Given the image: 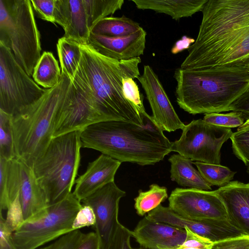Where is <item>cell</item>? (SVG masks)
<instances>
[{"label":"cell","instance_id":"27","mask_svg":"<svg viewBox=\"0 0 249 249\" xmlns=\"http://www.w3.org/2000/svg\"><path fill=\"white\" fill-rule=\"evenodd\" d=\"M167 188L152 184L146 191H140L134 198V207L137 213L143 216L157 208L168 198Z\"/></svg>","mask_w":249,"mask_h":249},{"label":"cell","instance_id":"20","mask_svg":"<svg viewBox=\"0 0 249 249\" xmlns=\"http://www.w3.org/2000/svg\"><path fill=\"white\" fill-rule=\"evenodd\" d=\"M20 161L19 195L25 220L46 208L49 204L47 195L37 182L33 168Z\"/></svg>","mask_w":249,"mask_h":249},{"label":"cell","instance_id":"43","mask_svg":"<svg viewBox=\"0 0 249 249\" xmlns=\"http://www.w3.org/2000/svg\"><path fill=\"white\" fill-rule=\"evenodd\" d=\"M76 249H100V242L95 232L84 233Z\"/></svg>","mask_w":249,"mask_h":249},{"label":"cell","instance_id":"11","mask_svg":"<svg viewBox=\"0 0 249 249\" xmlns=\"http://www.w3.org/2000/svg\"><path fill=\"white\" fill-rule=\"evenodd\" d=\"M126 195L114 181L100 188L81 201L93 210L95 216L93 226L100 242V249H111L120 222L119 204Z\"/></svg>","mask_w":249,"mask_h":249},{"label":"cell","instance_id":"46","mask_svg":"<svg viewBox=\"0 0 249 249\" xmlns=\"http://www.w3.org/2000/svg\"><path fill=\"white\" fill-rule=\"evenodd\" d=\"M149 249L146 248H144V247H142V246H140L139 248H136V249Z\"/></svg>","mask_w":249,"mask_h":249},{"label":"cell","instance_id":"47","mask_svg":"<svg viewBox=\"0 0 249 249\" xmlns=\"http://www.w3.org/2000/svg\"><path fill=\"white\" fill-rule=\"evenodd\" d=\"M247 171V173H248V174L249 175V166L248 167Z\"/></svg>","mask_w":249,"mask_h":249},{"label":"cell","instance_id":"35","mask_svg":"<svg viewBox=\"0 0 249 249\" xmlns=\"http://www.w3.org/2000/svg\"><path fill=\"white\" fill-rule=\"evenodd\" d=\"M83 233L79 230L73 231L58 238L51 244L40 249H76Z\"/></svg>","mask_w":249,"mask_h":249},{"label":"cell","instance_id":"3","mask_svg":"<svg viewBox=\"0 0 249 249\" xmlns=\"http://www.w3.org/2000/svg\"><path fill=\"white\" fill-rule=\"evenodd\" d=\"M82 148L122 162L154 165L170 153L172 142L149 115L144 125L118 121L99 122L80 131Z\"/></svg>","mask_w":249,"mask_h":249},{"label":"cell","instance_id":"37","mask_svg":"<svg viewBox=\"0 0 249 249\" xmlns=\"http://www.w3.org/2000/svg\"><path fill=\"white\" fill-rule=\"evenodd\" d=\"M186 238L180 246L176 249H212L213 243L191 231L185 227Z\"/></svg>","mask_w":249,"mask_h":249},{"label":"cell","instance_id":"29","mask_svg":"<svg viewBox=\"0 0 249 249\" xmlns=\"http://www.w3.org/2000/svg\"><path fill=\"white\" fill-rule=\"evenodd\" d=\"M204 180L211 186H224L232 180L236 173L228 167L220 164L199 161L193 162Z\"/></svg>","mask_w":249,"mask_h":249},{"label":"cell","instance_id":"26","mask_svg":"<svg viewBox=\"0 0 249 249\" xmlns=\"http://www.w3.org/2000/svg\"><path fill=\"white\" fill-rule=\"evenodd\" d=\"M56 49L61 73L72 81L81 60L80 44L63 36L58 39Z\"/></svg>","mask_w":249,"mask_h":249},{"label":"cell","instance_id":"38","mask_svg":"<svg viewBox=\"0 0 249 249\" xmlns=\"http://www.w3.org/2000/svg\"><path fill=\"white\" fill-rule=\"evenodd\" d=\"M95 223V216L92 209L82 204L74 219L72 228L75 231L85 227L93 226Z\"/></svg>","mask_w":249,"mask_h":249},{"label":"cell","instance_id":"16","mask_svg":"<svg viewBox=\"0 0 249 249\" xmlns=\"http://www.w3.org/2000/svg\"><path fill=\"white\" fill-rule=\"evenodd\" d=\"M54 19L63 28L64 37L80 45L89 44L91 31L83 0H56Z\"/></svg>","mask_w":249,"mask_h":249},{"label":"cell","instance_id":"30","mask_svg":"<svg viewBox=\"0 0 249 249\" xmlns=\"http://www.w3.org/2000/svg\"><path fill=\"white\" fill-rule=\"evenodd\" d=\"M11 115L0 109V157L16 159L11 124Z\"/></svg>","mask_w":249,"mask_h":249},{"label":"cell","instance_id":"19","mask_svg":"<svg viewBox=\"0 0 249 249\" xmlns=\"http://www.w3.org/2000/svg\"><path fill=\"white\" fill-rule=\"evenodd\" d=\"M99 122L101 120L98 116L76 89L61 115L53 138L75 131H81L86 126Z\"/></svg>","mask_w":249,"mask_h":249},{"label":"cell","instance_id":"42","mask_svg":"<svg viewBox=\"0 0 249 249\" xmlns=\"http://www.w3.org/2000/svg\"><path fill=\"white\" fill-rule=\"evenodd\" d=\"M229 111L239 112L244 120L249 119V87L230 105Z\"/></svg>","mask_w":249,"mask_h":249},{"label":"cell","instance_id":"39","mask_svg":"<svg viewBox=\"0 0 249 249\" xmlns=\"http://www.w3.org/2000/svg\"><path fill=\"white\" fill-rule=\"evenodd\" d=\"M131 231L120 223L117 228L111 249H135L130 244Z\"/></svg>","mask_w":249,"mask_h":249},{"label":"cell","instance_id":"32","mask_svg":"<svg viewBox=\"0 0 249 249\" xmlns=\"http://www.w3.org/2000/svg\"><path fill=\"white\" fill-rule=\"evenodd\" d=\"M203 120L211 125L231 128L241 126L245 120L240 112L231 111L227 113L205 114Z\"/></svg>","mask_w":249,"mask_h":249},{"label":"cell","instance_id":"40","mask_svg":"<svg viewBox=\"0 0 249 249\" xmlns=\"http://www.w3.org/2000/svg\"><path fill=\"white\" fill-rule=\"evenodd\" d=\"M212 249H249V236L214 243Z\"/></svg>","mask_w":249,"mask_h":249},{"label":"cell","instance_id":"22","mask_svg":"<svg viewBox=\"0 0 249 249\" xmlns=\"http://www.w3.org/2000/svg\"><path fill=\"white\" fill-rule=\"evenodd\" d=\"M171 163V179L179 185L209 191L212 187L193 166L191 160L180 154H173L168 159Z\"/></svg>","mask_w":249,"mask_h":249},{"label":"cell","instance_id":"24","mask_svg":"<svg viewBox=\"0 0 249 249\" xmlns=\"http://www.w3.org/2000/svg\"><path fill=\"white\" fill-rule=\"evenodd\" d=\"M61 70L57 60L50 52H44L34 68L32 77L45 89L54 87L61 78Z\"/></svg>","mask_w":249,"mask_h":249},{"label":"cell","instance_id":"18","mask_svg":"<svg viewBox=\"0 0 249 249\" xmlns=\"http://www.w3.org/2000/svg\"><path fill=\"white\" fill-rule=\"evenodd\" d=\"M215 192L226 207L228 219L249 236V182L232 181Z\"/></svg>","mask_w":249,"mask_h":249},{"label":"cell","instance_id":"12","mask_svg":"<svg viewBox=\"0 0 249 249\" xmlns=\"http://www.w3.org/2000/svg\"><path fill=\"white\" fill-rule=\"evenodd\" d=\"M169 207L177 214L195 219H228L226 207L215 191L177 188L169 198Z\"/></svg>","mask_w":249,"mask_h":249},{"label":"cell","instance_id":"5","mask_svg":"<svg viewBox=\"0 0 249 249\" xmlns=\"http://www.w3.org/2000/svg\"><path fill=\"white\" fill-rule=\"evenodd\" d=\"M174 77L177 102L193 115L229 111L230 105L249 87L245 66L201 70L179 68Z\"/></svg>","mask_w":249,"mask_h":249},{"label":"cell","instance_id":"17","mask_svg":"<svg viewBox=\"0 0 249 249\" xmlns=\"http://www.w3.org/2000/svg\"><path fill=\"white\" fill-rule=\"evenodd\" d=\"M121 162L102 154L89 162L86 171L76 179L73 194L81 202L105 185L114 181Z\"/></svg>","mask_w":249,"mask_h":249},{"label":"cell","instance_id":"2","mask_svg":"<svg viewBox=\"0 0 249 249\" xmlns=\"http://www.w3.org/2000/svg\"><path fill=\"white\" fill-rule=\"evenodd\" d=\"M81 60L73 80L78 92L87 101L101 122L118 121L144 125L142 117L124 95L123 79L141 75L140 57L117 60L105 56L89 44L80 45Z\"/></svg>","mask_w":249,"mask_h":249},{"label":"cell","instance_id":"25","mask_svg":"<svg viewBox=\"0 0 249 249\" xmlns=\"http://www.w3.org/2000/svg\"><path fill=\"white\" fill-rule=\"evenodd\" d=\"M141 27L138 23L124 16L107 17L97 22L91 33L109 37H121L130 35Z\"/></svg>","mask_w":249,"mask_h":249},{"label":"cell","instance_id":"6","mask_svg":"<svg viewBox=\"0 0 249 249\" xmlns=\"http://www.w3.org/2000/svg\"><path fill=\"white\" fill-rule=\"evenodd\" d=\"M80 131L53 138L33 169L44 190L49 205L66 198L71 193L80 165Z\"/></svg>","mask_w":249,"mask_h":249},{"label":"cell","instance_id":"28","mask_svg":"<svg viewBox=\"0 0 249 249\" xmlns=\"http://www.w3.org/2000/svg\"><path fill=\"white\" fill-rule=\"evenodd\" d=\"M89 28L92 27L101 19L120 10L124 0H83Z\"/></svg>","mask_w":249,"mask_h":249},{"label":"cell","instance_id":"10","mask_svg":"<svg viewBox=\"0 0 249 249\" xmlns=\"http://www.w3.org/2000/svg\"><path fill=\"white\" fill-rule=\"evenodd\" d=\"M231 128L211 125L203 119L185 125L180 138L172 142L171 151L191 160L220 164L221 149L230 139Z\"/></svg>","mask_w":249,"mask_h":249},{"label":"cell","instance_id":"31","mask_svg":"<svg viewBox=\"0 0 249 249\" xmlns=\"http://www.w3.org/2000/svg\"><path fill=\"white\" fill-rule=\"evenodd\" d=\"M234 155L249 166V126H241L230 138Z\"/></svg>","mask_w":249,"mask_h":249},{"label":"cell","instance_id":"13","mask_svg":"<svg viewBox=\"0 0 249 249\" xmlns=\"http://www.w3.org/2000/svg\"><path fill=\"white\" fill-rule=\"evenodd\" d=\"M137 79L142 85L150 104L152 118L163 130L169 132L183 129L180 120L163 86L152 67L144 65L142 75Z\"/></svg>","mask_w":249,"mask_h":249},{"label":"cell","instance_id":"36","mask_svg":"<svg viewBox=\"0 0 249 249\" xmlns=\"http://www.w3.org/2000/svg\"><path fill=\"white\" fill-rule=\"evenodd\" d=\"M33 8L41 19L55 24L54 15L56 0H31Z\"/></svg>","mask_w":249,"mask_h":249},{"label":"cell","instance_id":"23","mask_svg":"<svg viewBox=\"0 0 249 249\" xmlns=\"http://www.w3.org/2000/svg\"><path fill=\"white\" fill-rule=\"evenodd\" d=\"M20 161L0 157V207L6 210L19 193Z\"/></svg>","mask_w":249,"mask_h":249},{"label":"cell","instance_id":"41","mask_svg":"<svg viewBox=\"0 0 249 249\" xmlns=\"http://www.w3.org/2000/svg\"><path fill=\"white\" fill-rule=\"evenodd\" d=\"M13 232L7 226L2 215L0 216V249H18L13 238Z\"/></svg>","mask_w":249,"mask_h":249},{"label":"cell","instance_id":"14","mask_svg":"<svg viewBox=\"0 0 249 249\" xmlns=\"http://www.w3.org/2000/svg\"><path fill=\"white\" fill-rule=\"evenodd\" d=\"M140 246L149 249H176L184 242L187 235L184 229L148 219L141 220L131 231Z\"/></svg>","mask_w":249,"mask_h":249},{"label":"cell","instance_id":"45","mask_svg":"<svg viewBox=\"0 0 249 249\" xmlns=\"http://www.w3.org/2000/svg\"><path fill=\"white\" fill-rule=\"evenodd\" d=\"M245 66L247 69V71L249 73V61L245 65Z\"/></svg>","mask_w":249,"mask_h":249},{"label":"cell","instance_id":"4","mask_svg":"<svg viewBox=\"0 0 249 249\" xmlns=\"http://www.w3.org/2000/svg\"><path fill=\"white\" fill-rule=\"evenodd\" d=\"M54 87L46 89L36 102L11 116L16 159L33 168L53 138L64 109L76 89L65 74Z\"/></svg>","mask_w":249,"mask_h":249},{"label":"cell","instance_id":"33","mask_svg":"<svg viewBox=\"0 0 249 249\" xmlns=\"http://www.w3.org/2000/svg\"><path fill=\"white\" fill-rule=\"evenodd\" d=\"M123 92L125 98L130 101L142 115L146 112L143 104V96L141 93L134 79L125 77L123 79Z\"/></svg>","mask_w":249,"mask_h":249},{"label":"cell","instance_id":"44","mask_svg":"<svg viewBox=\"0 0 249 249\" xmlns=\"http://www.w3.org/2000/svg\"><path fill=\"white\" fill-rule=\"evenodd\" d=\"M195 40L193 38L183 36L175 42L171 50V52L173 54H176L184 50L188 49L195 42Z\"/></svg>","mask_w":249,"mask_h":249},{"label":"cell","instance_id":"7","mask_svg":"<svg viewBox=\"0 0 249 249\" xmlns=\"http://www.w3.org/2000/svg\"><path fill=\"white\" fill-rule=\"evenodd\" d=\"M0 42L32 76L41 57V47L30 0H0Z\"/></svg>","mask_w":249,"mask_h":249},{"label":"cell","instance_id":"9","mask_svg":"<svg viewBox=\"0 0 249 249\" xmlns=\"http://www.w3.org/2000/svg\"><path fill=\"white\" fill-rule=\"evenodd\" d=\"M46 89L37 85L0 42V109L14 115L35 103Z\"/></svg>","mask_w":249,"mask_h":249},{"label":"cell","instance_id":"1","mask_svg":"<svg viewBox=\"0 0 249 249\" xmlns=\"http://www.w3.org/2000/svg\"><path fill=\"white\" fill-rule=\"evenodd\" d=\"M195 42L180 68L201 70L249 61V0H208Z\"/></svg>","mask_w":249,"mask_h":249},{"label":"cell","instance_id":"8","mask_svg":"<svg viewBox=\"0 0 249 249\" xmlns=\"http://www.w3.org/2000/svg\"><path fill=\"white\" fill-rule=\"evenodd\" d=\"M82 206L71 193L66 198L49 205L24 220L13 233L18 249H36L73 231L72 225Z\"/></svg>","mask_w":249,"mask_h":249},{"label":"cell","instance_id":"15","mask_svg":"<svg viewBox=\"0 0 249 249\" xmlns=\"http://www.w3.org/2000/svg\"><path fill=\"white\" fill-rule=\"evenodd\" d=\"M146 31L141 27L127 36L109 37L90 33L89 44L100 54L117 60H128L143 55L145 48Z\"/></svg>","mask_w":249,"mask_h":249},{"label":"cell","instance_id":"21","mask_svg":"<svg viewBox=\"0 0 249 249\" xmlns=\"http://www.w3.org/2000/svg\"><path fill=\"white\" fill-rule=\"evenodd\" d=\"M141 10H151L178 20L202 11L208 0H131Z\"/></svg>","mask_w":249,"mask_h":249},{"label":"cell","instance_id":"34","mask_svg":"<svg viewBox=\"0 0 249 249\" xmlns=\"http://www.w3.org/2000/svg\"><path fill=\"white\" fill-rule=\"evenodd\" d=\"M7 210L5 221L7 226L14 232L24 221L19 193Z\"/></svg>","mask_w":249,"mask_h":249}]
</instances>
